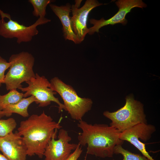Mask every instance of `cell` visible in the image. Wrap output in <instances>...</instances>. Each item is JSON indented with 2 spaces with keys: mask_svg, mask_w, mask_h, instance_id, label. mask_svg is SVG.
I'll return each mask as SVG.
<instances>
[{
  "mask_svg": "<svg viewBox=\"0 0 160 160\" xmlns=\"http://www.w3.org/2000/svg\"><path fill=\"white\" fill-rule=\"evenodd\" d=\"M62 119L56 122L43 111L40 115L32 114L21 121L17 132L26 146L27 156L36 155L40 158H43L49 141L57 137L58 129L62 127Z\"/></svg>",
  "mask_w": 160,
  "mask_h": 160,
  "instance_id": "obj_1",
  "label": "cell"
},
{
  "mask_svg": "<svg viewBox=\"0 0 160 160\" xmlns=\"http://www.w3.org/2000/svg\"><path fill=\"white\" fill-rule=\"evenodd\" d=\"M77 126L82 130L78 136V144L87 145V154L103 158L112 157L115 146L124 143L119 138L121 132L108 124H92L82 120L79 121Z\"/></svg>",
  "mask_w": 160,
  "mask_h": 160,
  "instance_id": "obj_2",
  "label": "cell"
},
{
  "mask_svg": "<svg viewBox=\"0 0 160 160\" xmlns=\"http://www.w3.org/2000/svg\"><path fill=\"white\" fill-rule=\"evenodd\" d=\"M124 105L117 111L104 112V116L111 121L110 126L120 132L141 123H147L143 105L129 95L126 98Z\"/></svg>",
  "mask_w": 160,
  "mask_h": 160,
  "instance_id": "obj_3",
  "label": "cell"
},
{
  "mask_svg": "<svg viewBox=\"0 0 160 160\" xmlns=\"http://www.w3.org/2000/svg\"><path fill=\"white\" fill-rule=\"evenodd\" d=\"M35 58L31 53L23 51L10 57V65L5 75L4 83L7 90L22 87L21 84L35 78L33 69Z\"/></svg>",
  "mask_w": 160,
  "mask_h": 160,
  "instance_id": "obj_4",
  "label": "cell"
},
{
  "mask_svg": "<svg viewBox=\"0 0 160 160\" xmlns=\"http://www.w3.org/2000/svg\"><path fill=\"white\" fill-rule=\"evenodd\" d=\"M50 83V87L62 98L65 110L67 111L71 118L78 121L82 120L85 114L92 108V100L88 98L80 97L71 86L57 77L52 79Z\"/></svg>",
  "mask_w": 160,
  "mask_h": 160,
  "instance_id": "obj_5",
  "label": "cell"
},
{
  "mask_svg": "<svg viewBox=\"0 0 160 160\" xmlns=\"http://www.w3.org/2000/svg\"><path fill=\"white\" fill-rule=\"evenodd\" d=\"M0 35L6 38H16L18 44L29 42L39 33L37 27L47 23L51 20L45 17H39L33 24L26 26L12 20L10 15L0 9Z\"/></svg>",
  "mask_w": 160,
  "mask_h": 160,
  "instance_id": "obj_6",
  "label": "cell"
},
{
  "mask_svg": "<svg viewBox=\"0 0 160 160\" xmlns=\"http://www.w3.org/2000/svg\"><path fill=\"white\" fill-rule=\"evenodd\" d=\"M26 83L28 84L27 87L18 89L25 92L23 94V97L33 96L36 99L35 103L38 104L39 107L47 106L52 102H54L58 105L59 113L65 110L63 104L55 96L57 93L50 87V82L45 76H41L36 73L35 78Z\"/></svg>",
  "mask_w": 160,
  "mask_h": 160,
  "instance_id": "obj_7",
  "label": "cell"
},
{
  "mask_svg": "<svg viewBox=\"0 0 160 160\" xmlns=\"http://www.w3.org/2000/svg\"><path fill=\"white\" fill-rule=\"evenodd\" d=\"M82 1L76 0L75 4L71 6L72 29L81 43L88 32L87 23L89 14L93 9L103 4L96 0H87L84 5L79 8Z\"/></svg>",
  "mask_w": 160,
  "mask_h": 160,
  "instance_id": "obj_8",
  "label": "cell"
},
{
  "mask_svg": "<svg viewBox=\"0 0 160 160\" xmlns=\"http://www.w3.org/2000/svg\"><path fill=\"white\" fill-rule=\"evenodd\" d=\"M115 3L119 8L118 12L108 20L102 18L99 20L91 18L90 23L93 26L88 28V34H93L95 32L98 33L99 29L103 26L109 25H114L121 23L125 25L127 20L125 17L131 9L136 7L143 8L147 7V5L141 0H119Z\"/></svg>",
  "mask_w": 160,
  "mask_h": 160,
  "instance_id": "obj_9",
  "label": "cell"
},
{
  "mask_svg": "<svg viewBox=\"0 0 160 160\" xmlns=\"http://www.w3.org/2000/svg\"><path fill=\"white\" fill-rule=\"evenodd\" d=\"M156 130L155 127L153 125L139 123L121 132L119 138L121 140L130 143L148 159L155 160L146 151L145 144L140 140L145 142L149 140Z\"/></svg>",
  "mask_w": 160,
  "mask_h": 160,
  "instance_id": "obj_10",
  "label": "cell"
},
{
  "mask_svg": "<svg viewBox=\"0 0 160 160\" xmlns=\"http://www.w3.org/2000/svg\"><path fill=\"white\" fill-rule=\"evenodd\" d=\"M57 137V140L52 138L48 143L44 154V160H67L78 146V144L70 143L71 138L64 129H60Z\"/></svg>",
  "mask_w": 160,
  "mask_h": 160,
  "instance_id": "obj_11",
  "label": "cell"
},
{
  "mask_svg": "<svg viewBox=\"0 0 160 160\" xmlns=\"http://www.w3.org/2000/svg\"><path fill=\"white\" fill-rule=\"evenodd\" d=\"M0 151L9 160H26L27 147L17 132L0 138Z\"/></svg>",
  "mask_w": 160,
  "mask_h": 160,
  "instance_id": "obj_12",
  "label": "cell"
},
{
  "mask_svg": "<svg viewBox=\"0 0 160 160\" xmlns=\"http://www.w3.org/2000/svg\"><path fill=\"white\" fill-rule=\"evenodd\" d=\"M71 5L69 3L58 6L52 4L49 6L52 11L60 20L63 26V36L65 39L71 41L75 44L81 43L74 33L72 27L71 17Z\"/></svg>",
  "mask_w": 160,
  "mask_h": 160,
  "instance_id": "obj_13",
  "label": "cell"
},
{
  "mask_svg": "<svg viewBox=\"0 0 160 160\" xmlns=\"http://www.w3.org/2000/svg\"><path fill=\"white\" fill-rule=\"evenodd\" d=\"M36 101L35 97L31 96L27 98H23L20 101L13 105H8L2 109L7 113H16L24 117L29 116L28 108L29 105Z\"/></svg>",
  "mask_w": 160,
  "mask_h": 160,
  "instance_id": "obj_14",
  "label": "cell"
},
{
  "mask_svg": "<svg viewBox=\"0 0 160 160\" xmlns=\"http://www.w3.org/2000/svg\"><path fill=\"white\" fill-rule=\"evenodd\" d=\"M23 94L17 89H14L10 90L5 95H0V109L1 110L8 105L17 103L23 98Z\"/></svg>",
  "mask_w": 160,
  "mask_h": 160,
  "instance_id": "obj_15",
  "label": "cell"
},
{
  "mask_svg": "<svg viewBox=\"0 0 160 160\" xmlns=\"http://www.w3.org/2000/svg\"><path fill=\"white\" fill-rule=\"evenodd\" d=\"M54 1L51 0H29L28 2L33 6V15L36 17H45L47 5Z\"/></svg>",
  "mask_w": 160,
  "mask_h": 160,
  "instance_id": "obj_16",
  "label": "cell"
},
{
  "mask_svg": "<svg viewBox=\"0 0 160 160\" xmlns=\"http://www.w3.org/2000/svg\"><path fill=\"white\" fill-rule=\"evenodd\" d=\"M121 144L116 145L114 149V154H121L123 157V160H150L140 154L132 153L125 149ZM111 160H115L114 159Z\"/></svg>",
  "mask_w": 160,
  "mask_h": 160,
  "instance_id": "obj_17",
  "label": "cell"
},
{
  "mask_svg": "<svg viewBox=\"0 0 160 160\" xmlns=\"http://www.w3.org/2000/svg\"><path fill=\"white\" fill-rule=\"evenodd\" d=\"M16 126V122L13 118L7 119H0V138L13 132Z\"/></svg>",
  "mask_w": 160,
  "mask_h": 160,
  "instance_id": "obj_18",
  "label": "cell"
},
{
  "mask_svg": "<svg viewBox=\"0 0 160 160\" xmlns=\"http://www.w3.org/2000/svg\"><path fill=\"white\" fill-rule=\"evenodd\" d=\"M10 64L0 56V87L4 83L5 71L9 68Z\"/></svg>",
  "mask_w": 160,
  "mask_h": 160,
  "instance_id": "obj_19",
  "label": "cell"
},
{
  "mask_svg": "<svg viewBox=\"0 0 160 160\" xmlns=\"http://www.w3.org/2000/svg\"><path fill=\"white\" fill-rule=\"evenodd\" d=\"M81 146L78 144V146L73 153H71L67 160H77L81 154L83 150Z\"/></svg>",
  "mask_w": 160,
  "mask_h": 160,
  "instance_id": "obj_20",
  "label": "cell"
},
{
  "mask_svg": "<svg viewBox=\"0 0 160 160\" xmlns=\"http://www.w3.org/2000/svg\"><path fill=\"white\" fill-rule=\"evenodd\" d=\"M12 115V114L11 113L5 112L0 109V119L4 116L9 117Z\"/></svg>",
  "mask_w": 160,
  "mask_h": 160,
  "instance_id": "obj_21",
  "label": "cell"
},
{
  "mask_svg": "<svg viewBox=\"0 0 160 160\" xmlns=\"http://www.w3.org/2000/svg\"><path fill=\"white\" fill-rule=\"evenodd\" d=\"M0 160H9L3 155L0 153Z\"/></svg>",
  "mask_w": 160,
  "mask_h": 160,
  "instance_id": "obj_22",
  "label": "cell"
},
{
  "mask_svg": "<svg viewBox=\"0 0 160 160\" xmlns=\"http://www.w3.org/2000/svg\"><path fill=\"white\" fill-rule=\"evenodd\" d=\"M84 160H86V158Z\"/></svg>",
  "mask_w": 160,
  "mask_h": 160,
  "instance_id": "obj_23",
  "label": "cell"
}]
</instances>
